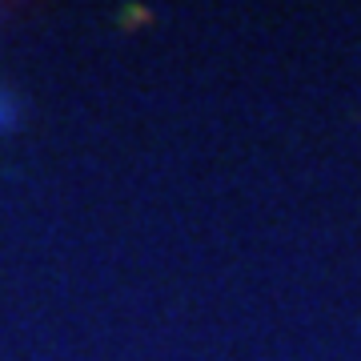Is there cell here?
Segmentation results:
<instances>
[{
  "label": "cell",
  "mask_w": 361,
  "mask_h": 361,
  "mask_svg": "<svg viewBox=\"0 0 361 361\" xmlns=\"http://www.w3.org/2000/svg\"><path fill=\"white\" fill-rule=\"evenodd\" d=\"M20 113H16V97L8 89H0V129H13Z\"/></svg>",
  "instance_id": "1"
}]
</instances>
